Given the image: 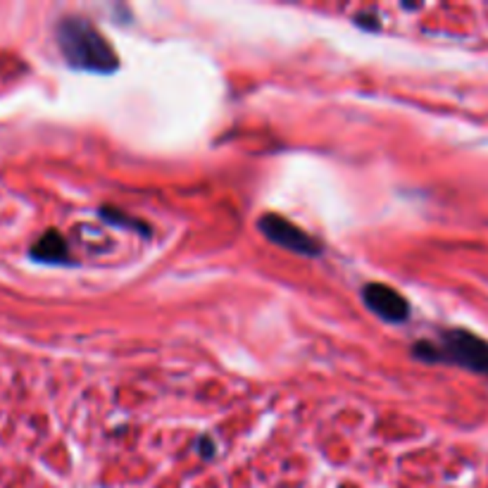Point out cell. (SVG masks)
<instances>
[{
    "label": "cell",
    "mask_w": 488,
    "mask_h": 488,
    "mask_svg": "<svg viewBox=\"0 0 488 488\" xmlns=\"http://www.w3.org/2000/svg\"><path fill=\"white\" fill-rule=\"evenodd\" d=\"M57 46H60L64 60L77 69L110 74L120 67L115 48L105 41V36L88 19L64 17L57 24Z\"/></svg>",
    "instance_id": "obj_1"
},
{
    "label": "cell",
    "mask_w": 488,
    "mask_h": 488,
    "mask_svg": "<svg viewBox=\"0 0 488 488\" xmlns=\"http://www.w3.org/2000/svg\"><path fill=\"white\" fill-rule=\"evenodd\" d=\"M31 257L39 262H46V265H60V262H67V243H64L60 232H46L31 245Z\"/></svg>",
    "instance_id": "obj_5"
},
{
    "label": "cell",
    "mask_w": 488,
    "mask_h": 488,
    "mask_svg": "<svg viewBox=\"0 0 488 488\" xmlns=\"http://www.w3.org/2000/svg\"><path fill=\"white\" fill-rule=\"evenodd\" d=\"M415 355L424 362L458 364L474 374L488 377V341L464 329L443 331L438 343L420 341L415 346Z\"/></svg>",
    "instance_id": "obj_2"
},
{
    "label": "cell",
    "mask_w": 488,
    "mask_h": 488,
    "mask_svg": "<svg viewBox=\"0 0 488 488\" xmlns=\"http://www.w3.org/2000/svg\"><path fill=\"white\" fill-rule=\"evenodd\" d=\"M260 232L272 241V243L281 245L286 250H293L298 255L315 257L321 253V245L312 238L308 232L298 229L293 222H288L286 217H279V214H265L260 219Z\"/></svg>",
    "instance_id": "obj_3"
},
{
    "label": "cell",
    "mask_w": 488,
    "mask_h": 488,
    "mask_svg": "<svg viewBox=\"0 0 488 488\" xmlns=\"http://www.w3.org/2000/svg\"><path fill=\"white\" fill-rule=\"evenodd\" d=\"M362 300L377 317L391 324H400L410 317V305L400 296L395 288L386 286V283H367L362 288Z\"/></svg>",
    "instance_id": "obj_4"
},
{
    "label": "cell",
    "mask_w": 488,
    "mask_h": 488,
    "mask_svg": "<svg viewBox=\"0 0 488 488\" xmlns=\"http://www.w3.org/2000/svg\"><path fill=\"white\" fill-rule=\"evenodd\" d=\"M198 448H200V453L205 455V458H212V455H214V446L210 443V438H205V441H200V446H198Z\"/></svg>",
    "instance_id": "obj_6"
}]
</instances>
